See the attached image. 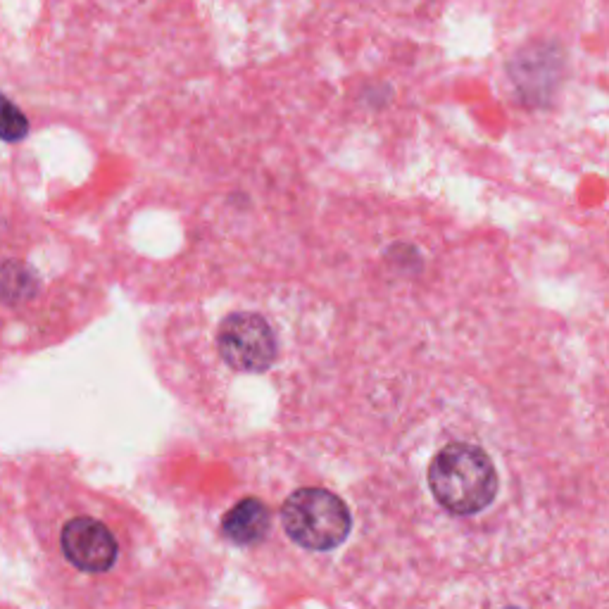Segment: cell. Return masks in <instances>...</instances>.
Returning a JSON list of instances; mask_svg holds the SVG:
<instances>
[{"label":"cell","mask_w":609,"mask_h":609,"mask_svg":"<svg viewBox=\"0 0 609 609\" xmlns=\"http://www.w3.org/2000/svg\"><path fill=\"white\" fill-rule=\"evenodd\" d=\"M348 507L326 488H298L281 505V526L300 548L324 552L338 548L350 533Z\"/></svg>","instance_id":"obj_3"},{"label":"cell","mask_w":609,"mask_h":609,"mask_svg":"<svg viewBox=\"0 0 609 609\" xmlns=\"http://www.w3.org/2000/svg\"><path fill=\"white\" fill-rule=\"evenodd\" d=\"M215 353L229 372L267 374L281 355L279 334L265 315L231 312L217 326Z\"/></svg>","instance_id":"obj_4"},{"label":"cell","mask_w":609,"mask_h":609,"mask_svg":"<svg viewBox=\"0 0 609 609\" xmlns=\"http://www.w3.org/2000/svg\"><path fill=\"white\" fill-rule=\"evenodd\" d=\"M29 134V122L22 115L12 100H8L0 93V138L3 141H22Z\"/></svg>","instance_id":"obj_6"},{"label":"cell","mask_w":609,"mask_h":609,"mask_svg":"<svg viewBox=\"0 0 609 609\" xmlns=\"http://www.w3.org/2000/svg\"><path fill=\"white\" fill-rule=\"evenodd\" d=\"M39 538L58 576L72 583L79 595H115L122 581L134 576L138 557L134 524L110 502L96 495H77L58 505Z\"/></svg>","instance_id":"obj_1"},{"label":"cell","mask_w":609,"mask_h":609,"mask_svg":"<svg viewBox=\"0 0 609 609\" xmlns=\"http://www.w3.org/2000/svg\"><path fill=\"white\" fill-rule=\"evenodd\" d=\"M424 491L436 505L441 524H476L502 493L493 448L469 436L438 441L424 467Z\"/></svg>","instance_id":"obj_2"},{"label":"cell","mask_w":609,"mask_h":609,"mask_svg":"<svg viewBox=\"0 0 609 609\" xmlns=\"http://www.w3.org/2000/svg\"><path fill=\"white\" fill-rule=\"evenodd\" d=\"M502 609H526V607H517V605H512V607H502Z\"/></svg>","instance_id":"obj_7"},{"label":"cell","mask_w":609,"mask_h":609,"mask_svg":"<svg viewBox=\"0 0 609 609\" xmlns=\"http://www.w3.org/2000/svg\"><path fill=\"white\" fill-rule=\"evenodd\" d=\"M269 529V510L260 500L238 502L224 517V531L234 543H260Z\"/></svg>","instance_id":"obj_5"}]
</instances>
